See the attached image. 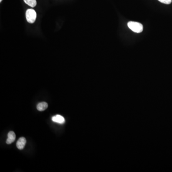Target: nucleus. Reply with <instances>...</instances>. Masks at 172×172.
<instances>
[{
	"mask_svg": "<svg viewBox=\"0 0 172 172\" xmlns=\"http://www.w3.org/2000/svg\"><path fill=\"white\" fill-rule=\"evenodd\" d=\"M158 1H160L161 3L166 4H169L172 3V0H158Z\"/></svg>",
	"mask_w": 172,
	"mask_h": 172,
	"instance_id": "obj_8",
	"label": "nucleus"
},
{
	"mask_svg": "<svg viewBox=\"0 0 172 172\" xmlns=\"http://www.w3.org/2000/svg\"><path fill=\"white\" fill-rule=\"evenodd\" d=\"M24 3L32 7H35L37 5V2L36 0H24Z\"/></svg>",
	"mask_w": 172,
	"mask_h": 172,
	"instance_id": "obj_7",
	"label": "nucleus"
},
{
	"mask_svg": "<svg viewBox=\"0 0 172 172\" xmlns=\"http://www.w3.org/2000/svg\"><path fill=\"white\" fill-rule=\"evenodd\" d=\"M16 138L15 134L13 131H11L8 134V138L6 140V143L7 145H10L15 141Z\"/></svg>",
	"mask_w": 172,
	"mask_h": 172,
	"instance_id": "obj_4",
	"label": "nucleus"
},
{
	"mask_svg": "<svg viewBox=\"0 0 172 172\" xmlns=\"http://www.w3.org/2000/svg\"><path fill=\"white\" fill-rule=\"evenodd\" d=\"M127 25L130 29L135 33H140L143 30V25L141 23L130 21L128 23Z\"/></svg>",
	"mask_w": 172,
	"mask_h": 172,
	"instance_id": "obj_1",
	"label": "nucleus"
},
{
	"mask_svg": "<svg viewBox=\"0 0 172 172\" xmlns=\"http://www.w3.org/2000/svg\"><path fill=\"white\" fill-rule=\"evenodd\" d=\"M3 1V0H0V2L1 3V1Z\"/></svg>",
	"mask_w": 172,
	"mask_h": 172,
	"instance_id": "obj_9",
	"label": "nucleus"
},
{
	"mask_svg": "<svg viewBox=\"0 0 172 172\" xmlns=\"http://www.w3.org/2000/svg\"><path fill=\"white\" fill-rule=\"evenodd\" d=\"M26 18L27 21L30 24H33L37 19V13L33 9H28L26 12Z\"/></svg>",
	"mask_w": 172,
	"mask_h": 172,
	"instance_id": "obj_2",
	"label": "nucleus"
},
{
	"mask_svg": "<svg viewBox=\"0 0 172 172\" xmlns=\"http://www.w3.org/2000/svg\"><path fill=\"white\" fill-rule=\"evenodd\" d=\"M27 142V140L24 137H21L17 142V148L19 150H22L24 148L25 144Z\"/></svg>",
	"mask_w": 172,
	"mask_h": 172,
	"instance_id": "obj_3",
	"label": "nucleus"
},
{
	"mask_svg": "<svg viewBox=\"0 0 172 172\" xmlns=\"http://www.w3.org/2000/svg\"><path fill=\"white\" fill-rule=\"evenodd\" d=\"M52 120L53 122L59 123V124H63L65 122L64 118L63 116H62L61 115H57L54 116L52 118Z\"/></svg>",
	"mask_w": 172,
	"mask_h": 172,
	"instance_id": "obj_5",
	"label": "nucleus"
},
{
	"mask_svg": "<svg viewBox=\"0 0 172 172\" xmlns=\"http://www.w3.org/2000/svg\"><path fill=\"white\" fill-rule=\"evenodd\" d=\"M48 107L47 103L45 102H42L39 103L37 105V109L39 111H44L47 109Z\"/></svg>",
	"mask_w": 172,
	"mask_h": 172,
	"instance_id": "obj_6",
	"label": "nucleus"
}]
</instances>
